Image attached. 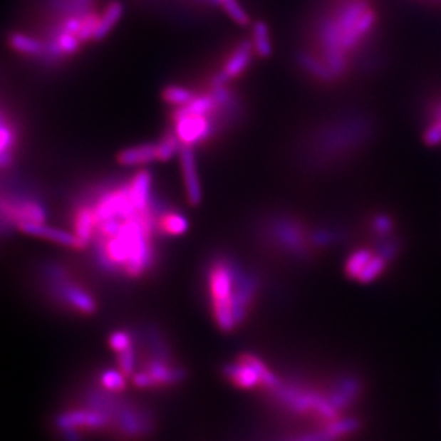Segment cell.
<instances>
[{
	"mask_svg": "<svg viewBox=\"0 0 441 441\" xmlns=\"http://www.w3.org/2000/svg\"><path fill=\"white\" fill-rule=\"evenodd\" d=\"M310 239L314 249H326L343 242L344 233L336 227H318L310 233Z\"/></svg>",
	"mask_w": 441,
	"mask_h": 441,
	"instance_id": "cell-23",
	"label": "cell"
},
{
	"mask_svg": "<svg viewBox=\"0 0 441 441\" xmlns=\"http://www.w3.org/2000/svg\"><path fill=\"white\" fill-rule=\"evenodd\" d=\"M182 142L179 140V138L175 135H167L165 136L159 143H157V149H159V160L162 162H167L170 160L175 155L180 153L182 150Z\"/></svg>",
	"mask_w": 441,
	"mask_h": 441,
	"instance_id": "cell-31",
	"label": "cell"
},
{
	"mask_svg": "<svg viewBox=\"0 0 441 441\" xmlns=\"http://www.w3.org/2000/svg\"><path fill=\"white\" fill-rule=\"evenodd\" d=\"M16 229L21 230L22 233H26L33 237L45 239L59 246L71 247L75 250L86 249L85 244L81 242V239L75 233H69V232H65L56 227H51V226H46L45 223H21L16 226Z\"/></svg>",
	"mask_w": 441,
	"mask_h": 441,
	"instance_id": "cell-10",
	"label": "cell"
},
{
	"mask_svg": "<svg viewBox=\"0 0 441 441\" xmlns=\"http://www.w3.org/2000/svg\"><path fill=\"white\" fill-rule=\"evenodd\" d=\"M56 43L61 49L62 53H66V55H73L78 52L79 46H81V39L76 36V35H72V33H66L63 31H61L59 36H56Z\"/></svg>",
	"mask_w": 441,
	"mask_h": 441,
	"instance_id": "cell-35",
	"label": "cell"
},
{
	"mask_svg": "<svg viewBox=\"0 0 441 441\" xmlns=\"http://www.w3.org/2000/svg\"><path fill=\"white\" fill-rule=\"evenodd\" d=\"M435 2H437V0H435Z\"/></svg>",
	"mask_w": 441,
	"mask_h": 441,
	"instance_id": "cell-40",
	"label": "cell"
},
{
	"mask_svg": "<svg viewBox=\"0 0 441 441\" xmlns=\"http://www.w3.org/2000/svg\"><path fill=\"white\" fill-rule=\"evenodd\" d=\"M11 46L24 55H31V56H41L45 55L46 45L42 43L39 39L31 38L24 33H14L11 36Z\"/></svg>",
	"mask_w": 441,
	"mask_h": 441,
	"instance_id": "cell-22",
	"label": "cell"
},
{
	"mask_svg": "<svg viewBox=\"0 0 441 441\" xmlns=\"http://www.w3.org/2000/svg\"><path fill=\"white\" fill-rule=\"evenodd\" d=\"M210 311L216 326L232 333L247 318L259 291L257 277L226 256L212 260L206 271Z\"/></svg>",
	"mask_w": 441,
	"mask_h": 441,
	"instance_id": "cell-1",
	"label": "cell"
},
{
	"mask_svg": "<svg viewBox=\"0 0 441 441\" xmlns=\"http://www.w3.org/2000/svg\"><path fill=\"white\" fill-rule=\"evenodd\" d=\"M373 251L374 254L384 259L388 264L398 259L400 250H401V242L397 236H385V237H377L373 239Z\"/></svg>",
	"mask_w": 441,
	"mask_h": 441,
	"instance_id": "cell-20",
	"label": "cell"
},
{
	"mask_svg": "<svg viewBox=\"0 0 441 441\" xmlns=\"http://www.w3.org/2000/svg\"><path fill=\"white\" fill-rule=\"evenodd\" d=\"M254 48H253L251 42H243L236 49V52L232 55V58L226 63L224 69L213 79V86L214 88L224 86L229 81L240 76L251 62V51Z\"/></svg>",
	"mask_w": 441,
	"mask_h": 441,
	"instance_id": "cell-12",
	"label": "cell"
},
{
	"mask_svg": "<svg viewBox=\"0 0 441 441\" xmlns=\"http://www.w3.org/2000/svg\"><path fill=\"white\" fill-rule=\"evenodd\" d=\"M224 11L226 14L232 18L233 22H236L240 26H246L250 24V18L246 14V11L243 9V6L237 2V0H229L224 5Z\"/></svg>",
	"mask_w": 441,
	"mask_h": 441,
	"instance_id": "cell-34",
	"label": "cell"
},
{
	"mask_svg": "<svg viewBox=\"0 0 441 441\" xmlns=\"http://www.w3.org/2000/svg\"><path fill=\"white\" fill-rule=\"evenodd\" d=\"M214 98L210 96H196L189 105L180 108L176 113L179 115H194V116H206L216 108Z\"/></svg>",
	"mask_w": 441,
	"mask_h": 441,
	"instance_id": "cell-28",
	"label": "cell"
},
{
	"mask_svg": "<svg viewBox=\"0 0 441 441\" xmlns=\"http://www.w3.org/2000/svg\"><path fill=\"white\" fill-rule=\"evenodd\" d=\"M368 229L371 232L373 239L377 237H385V236H393L395 223L393 217L387 213H375L370 217L368 220Z\"/></svg>",
	"mask_w": 441,
	"mask_h": 441,
	"instance_id": "cell-27",
	"label": "cell"
},
{
	"mask_svg": "<svg viewBox=\"0 0 441 441\" xmlns=\"http://www.w3.org/2000/svg\"><path fill=\"white\" fill-rule=\"evenodd\" d=\"M14 140H15L14 132L4 118L2 125H0V165H2L4 169H6L12 163Z\"/></svg>",
	"mask_w": 441,
	"mask_h": 441,
	"instance_id": "cell-26",
	"label": "cell"
},
{
	"mask_svg": "<svg viewBox=\"0 0 441 441\" xmlns=\"http://www.w3.org/2000/svg\"><path fill=\"white\" fill-rule=\"evenodd\" d=\"M212 2H213L214 5H224L226 2H229V0H212Z\"/></svg>",
	"mask_w": 441,
	"mask_h": 441,
	"instance_id": "cell-38",
	"label": "cell"
},
{
	"mask_svg": "<svg viewBox=\"0 0 441 441\" xmlns=\"http://www.w3.org/2000/svg\"><path fill=\"white\" fill-rule=\"evenodd\" d=\"M150 187H152V175L149 170L138 172L129 185L132 202L139 212H146L150 207L152 202Z\"/></svg>",
	"mask_w": 441,
	"mask_h": 441,
	"instance_id": "cell-15",
	"label": "cell"
},
{
	"mask_svg": "<svg viewBox=\"0 0 441 441\" xmlns=\"http://www.w3.org/2000/svg\"><path fill=\"white\" fill-rule=\"evenodd\" d=\"M153 430V420L145 408H139L132 404L122 403L115 418L112 431L120 440L135 441L149 435Z\"/></svg>",
	"mask_w": 441,
	"mask_h": 441,
	"instance_id": "cell-5",
	"label": "cell"
},
{
	"mask_svg": "<svg viewBox=\"0 0 441 441\" xmlns=\"http://www.w3.org/2000/svg\"><path fill=\"white\" fill-rule=\"evenodd\" d=\"M156 219L157 232L162 236L177 237L183 236L189 229V220L177 212H167V210H152Z\"/></svg>",
	"mask_w": 441,
	"mask_h": 441,
	"instance_id": "cell-13",
	"label": "cell"
},
{
	"mask_svg": "<svg viewBox=\"0 0 441 441\" xmlns=\"http://www.w3.org/2000/svg\"><path fill=\"white\" fill-rule=\"evenodd\" d=\"M109 346L115 353H122L133 346V336L128 330H116L109 336Z\"/></svg>",
	"mask_w": 441,
	"mask_h": 441,
	"instance_id": "cell-32",
	"label": "cell"
},
{
	"mask_svg": "<svg viewBox=\"0 0 441 441\" xmlns=\"http://www.w3.org/2000/svg\"><path fill=\"white\" fill-rule=\"evenodd\" d=\"M83 16H85V15L69 18V19L65 22L62 31L66 32V33H72V35H76V36H78V33H79V31H81V26H82Z\"/></svg>",
	"mask_w": 441,
	"mask_h": 441,
	"instance_id": "cell-37",
	"label": "cell"
},
{
	"mask_svg": "<svg viewBox=\"0 0 441 441\" xmlns=\"http://www.w3.org/2000/svg\"><path fill=\"white\" fill-rule=\"evenodd\" d=\"M175 133L185 146H193L203 142L212 133V123L206 116L194 115H175Z\"/></svg>",
	"mask_w": 441,
	"mask_h": 441,
	"instance_id": "cell-9",
	"label": "cell"
},
{
	"mask_svg": "<svg viewBox=\"0 0 441 441\" xmlns=\"http://www.w3.org/2000/svg\"><path fill=\"white\" fill-rule=\"evenodd\" d=\"M223 374L232 384L244 390H251L261 385L273 391L281 384L277 375L270 371L259 357L249 353L242 354L237 361L226 364Z\"/></svg>",
	"mask_w": 441,
	"mask_h": 441,
	"instance_id": "cell-3",
	"label": "cell"
},
{
	"mask_svg": "<svg viewBox=\"0 0 441 441\" xmlns=\"http://www.w3.org/2000/svg\"><path fill=\"white\" fill-rule=\"evenodd\" d=\"M364 390L363 380L356 374H341L334 378L327 393L333 405L343 414L354 405Z\"/></svg>",
	"mask_w": 441,
	"mask_h": 441,
	"instance_id": "cell-8",
	"label": "cell"
},
{
	"mask_svg": "<svg viewBox=\"0 0 441 441\" xmlns=\"http://www.w3.org/2000/svg\"><path fill=\"white\" fill-rule=\"evenodd\" d=\"M118 160L122 166H126V167L142 166V165H147L155 160H159L157 143H147V145H140V146L125 149L119 153Z\"/></svg>",
	"mask_w": 441,
	"mask_h": 441,
	"instance_id": "cell-14",
	"label": "cell"
},
{
	"mask_svg": "<svg viewBox=\"0 0 441 441\" xmlns=\"http://www.w3.org/2000/svg\"><path fill=\"white\" fill-rule=\"evenodd\" d=\"M297 61L301 69H304L308 75L320 79L321 82H333L337 79L324 61H320L310 53H300Z\"/></svg>",
	"mask_w": 441,
	"mask_h": 441,
	"instance_id": "cell-17",
	"label": "cell"
},
{
	"mask_svg": "<svg viewBox=\"0 0 441 441\" xmlns=\"http://www.w3.org/2000/svg\"><path fill=\"white\" fill-rule=\"evenodd\" d=\"M45 276L51 296L62 306L83 316H92L98 310L95 297L75 280L71 273L61 264H46Z\"/></svg>",
	"mask_w": 441,
	"mask_h": 441,
	"instance_id": "cell-2",
	"label": "cell"
},
{
	"mask_svg": "<svg viewBox=\"0 0 441 441\" xmlns=\"http://www.w3.org/2000/svg\"><path fill=\"white\" fill-rule=\"evenodd\" d=\"M388 267V263L381 259L380 256L374 254L373 259L368 261V264L364 267V270L360 273V276L357 277L356 281L361 283V284H370L373 281H375Z\"/></svg>",
	"mask_w": 441,
	"mask_h": 441,
	"instance_id": "cell-29",
	"label": "cell"
},
{
	"mask_svg": "<svg viewBox=\"0 0 441 441\" xmlns=\"http://www.w3.org/2000/svg\"><path fill=\"white\" fill-rule=\"evenodd\" d=\"M253 48L260 58H270L273 53L269 28L264 22H256L253 25Z\"/></svg>",
	"mask_w": 441,
	"mask_h": 441,
	"instance_id": "cell-25",
	"label": "cell"
},
{
	"mask_svg": "<svg viewBox=\"0 0 441 441\" xmlns=\"http://www.w3.org/2000/svg\"><path fill=\"white\" fill-rule=\"evenodd\" d=\"M118 364H119V368L128 377H132L136 373V368H138V353H136V348L132 347V348H128V350H125L122 353H118Z\"/></svg>",
	"mask_w": 441,
	"mask_h": 441,
	"instance_id": "cell-33",
	"label": "cell"
},
{
	"mask_svg": "<svg viewBox=\"0 0 441 441\" xmlns=\"http://www.w3.org/2000/svg\"><path fill=\"white\" fill-rule=\"evenodd\" d=\"M73 227H75V234L81 239V242L85 244L88 249L95 237L98 222L95 216V210L90 206H83L81 207L73 219Z\"/></svg>",
	"mask_w": 441,
	"mask_h": 441,
	"instance_id": "cell-16",
	"label": "cell"
},
{
	"mask_svg": "<svg viewBox=\"0 0 441 441\" xmlns=\"http://www.w3.org/2000/svg\"><path fill=\"white\" fill-rule=\"evenodd\" d=\"M374 251L368 247H360L350 253L344 263V274L350 280H357L360 273L364 270V267L368 264V261L373 259Z\"/></svg>",
	"mask_w": 441,
	"mask_h": 441,
	"instance_id": "cell-19",
	"label": "cell"
},
{
	"mask_svg": "<svg viewBox=\"0 0 441 441\" xmlns=\"http://www.w3.org/2000/svg\"><path fill=\"white\" fill-rule=\"evenodd\" d=\"M180 166H182V175L185 180V189L187 200L192 206H199L203 199L202 193V185L197 173V165H196V156L190 146H185L180 150Z\"/></svg>",
	"mask_w": 441,
	"mask_h": 441,
	"instance_id": "cell-11",
	"label": "cell"
},
{
	"mask_svg": "<svg viewBox=\"0 0 441 441\" xmlns=\"http://www.w3.org/2000/svg\"><path fill=\"white\" fill-rule=\"evenodd\" d=\"M196 96L186 88L182 86H167L163 92V99L175 106L183 108L186 105H189Z\"/></svg>",
	"mask_w": 441,
	"mask_h": 441,
	"instance_id": "cell-30",
	"label": "cell"
},
{
	"mask_svg": "<svg viewBox=\"0 0 441 441\" xmlns=\"http://www.w3.org/2000/svg\"><path fill=\"white\" fill-rule=\"evenodd\" d=\"M81 2H83L86 6H89L92 4V0H81Z\"/></svg>",
	"mask_w": 441,
	"mask_h": 441,
	"instance_id": "cell-39",
	"label": "cell"
},
{
	"mask_svg": "<svg viewBox=\"0 0 441 441\" xmlns=\"http://www.w3.org/2000/svg\"><path fill=\"white\" fill-rule=\"evenodd\" d=\"M99 21H100V18H98L96 15H92V14L83 16L82 26H81V31L78 33V38L81 39V42H88V41L95 38Z\"/></svg>",
	"mask_w": 441,
	"mask_h": 441,
	"instance_id": "cell-36",
	"label": "cell"
},
{
	"mask_svg": "<svg viewBox=\"0 0 441 441\" xmlns=\"http://www.w3.org/2000/svg\"><path fill=\"white\" fill-rule=\"evenodd\" d=\"M123 12H125V8H123V5L120 2H112L106 8L103 16L100 18L93 39L95 41L105 39L112 32V29L119 24V21L123 16Z\"/></svg>",
	"mask_w": 441,
	"mask_h": 441,
	"instance_id": "cell-18",
	"label": "cell"
},
{
	"mask_svg": "<svg viewBox=\"0 0 441 441\" xmlns=\"http://www.w3.org/2000/svg\"><path fill=\"white\" fill-rule=\"evenodd\" d=\"M4 220L9 219L14 226L21 223H45L48 213L42 203L28 197H12L11 202L4 199Z\"/></svg>",
	"mask_w": 441,
	"mask_h": 441,
	"instance_id": "cell-7",
	"label": "cell"
},
{
	"mask_svg": "<svg viewBox=\"0 0 441 441\" xmlns=\"http://www.w3.org/2000/svg\"><path fill=\"white\" fill-rule=\"evenodd\" d=\"M271 239L279 249L294 260L307 261L314 249L310 233L290 217H279L271 223Z\"/></svg>",
	"mask_w": 441,
	"mask_h": 441,
	"instance_id": "cell-4",
	"label": "cell"
},
{
	"mask_svg": "<svg viewBox=\"0 0 441 441\" xmlns=\"http://www.w3.org/2000/svg\"><path fill=\"white\" fill-rule=\"evenodd\" d=\"M56 428L59 432L73 431L78 432L81 437L83 432H99L112 430V418L100 411L93 408H78V410H68L61 413L56 417Z\"/></svg>",
	"mask_w": 441,
	"mask_h": 441,
	"instance_id": "cell-6",
	"label": "cell"
},
{
	"mask_svg": "<svg viewBox=\"0 0 441 441\" xmlns=\"http://www.w3.org/2000/svg\"><path fill=\"white\" fill-rule=\"evenodd\" d=\"M422 142L430 147L441 145V100L434 103L430 122L422 130Z\"/></svg>",
	"mask_w": 441,
	"mask_h": 441,
	"instance_id": "cell-21",
	"label": "cell"
},
{
	"mask_svg": "<svg viewBox=\"0 0 441 441\" xmlns=\"http://www.w3.org/2000/svg\"><path fill=\"white\" fill-rule=\"evenodd\" d=\"M126 374L120 368H108L103 370L99 375V381L102 388L110 391V393H123L128 387V380Z\"/></svg>",
	"mask_w": 441,
	"mask_h": 441,
	"instance_id": "cell-24",
	"label": "cell"
}]
</instances>
